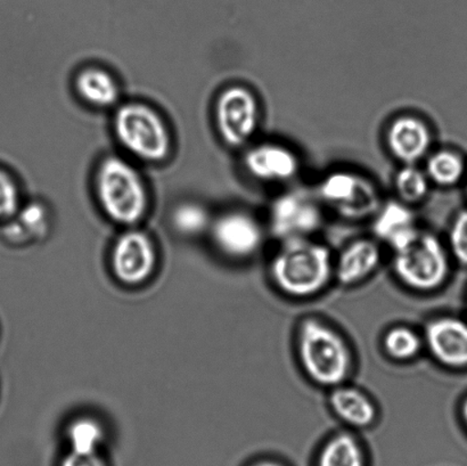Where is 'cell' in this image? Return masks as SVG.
Returning a JSON list of instances; mask_svg holds the SVG:
<instances>
[{
	"label": "cell",
	"instance_id": "cell-1",
	"mask_svg": "<svg viewBox=\"0 0 467 466\" xmlns=\"http://www.w3.org/2000/svg\"><path fill=\"white\" fill-rule=\"evenodd\" d=\"M334 273L327 245L309 240L283 241L270 263V276L283 294L293 298H309L328 285Z\"/></svg>",
	"mask_w": 467,
	"mask_h": 466
},
{
	"label": "cell",
	"instance_id": "cell-2",
	"mask_svg": "<svg viewBox=\"0 0 467 466\" xmlns=\"http://www.w3.org/2000/svg\"><path fill=\"white\" fill-rule=\"evenodd\" d=\"M297 355L302 368L316 385H343L352 368V355L345 337L320 319L309 317L297 330Z\"/></svg>",
	"mask_w": 467,
	"mask_h": 466
},
{
	"label": "cell",
	"instance_id": "cell-3",
	"mask_svg": "<svg viewBox=\"0 0 467 466\" xmlns=\"http://www.w3.org/2000/svg\"><path fill=\"white\" fill-rule=\"evenodd\" d=\"M100 205L112 221L131 225L143 218L148 209V192L139 172L130 162L109 157L100 164L96 176Z\"/></svg>",
	"mask_w": 467,
	"mask_h": 466
},
{
	"label": "cell",
	"instance_id": "cell-4",
	"mask_svg": "<svg viewBox=\"0 0 467 466\" xmlns=\"http://www.w3.org/2000/svg\"><path fill=\"white\" fill-rule=\"evenodd\" d=\"M393 269L410 289L431 292L450 276V255L437 236L420 231L413 241L395 253Z\"/></svg>",
	"mask_w": 467,
	"mask_h": 466
},
{
	"label": "cell",
	"instance_id": "cell-5",
	"mask_svg": "<svg viewBox=\"0 0 467 466\" xmlns=\"http://www.w3.org/2000/svg\"><path fill=\"white\" fill-rule=\"evenodd\" d=\"M114 130L120 143L140 159L159 162L171 152V140L166 123L148 105L130 103L119 108Z\"/></svg>",
	"mask_w": 467,
	"mask_h": 466
},
{
	"label": "cell",
	"instance_id": "cell-6",
	"mask_svg": "<svg viewBox=\"0 0 467 466\" xmlns=\"http://www.w3.org/2000/svg\"><path fill=\"white\" fill-rule=\"evenodd\" d=\"M320 199L347 219L368 218L381 209V195L368 178L352 171H334L319 185Z\"/></svg>",
	"mask_w": 467,
	"mask_h": 466
},
{
	"label": "cell",
	"instance_id": "cell-7",
	"mask_svg": "<svg viewBox=\"0 0 467 466\" xmlns=\"http://www.w3.org/2000/svg\"><path fill=\"white\" fill-rule=\"evenodd\" d=\"M216 121L223 140L231 148H241L258 129V99L245 87H230L218 98Z\"/></svg>",
	"mask_w": 467,
	"mask_h": 466
},
{
	"label": "cell",
	"instance_id": "cell-8",
	"mask_svg": "<svg viewBox=\"0 0 467 466\" xmlns=\"http://www.w3.org/2000/svg\"><path fill=\"white\" fill-rule=\"evenodd\" d=\"M270 230L283 241L309 237L322 225V212L313 201L300 194H285L270 209Z\"/></svg>",
	"mask_w": 467,
	"mask_h": 466
},
{
	"label": "cell",
	"instance_id": "cell-9",
	"mask_svg": "<svg viewBox=\"0 0 467 466\" xmlns=\"http://www.w3.org/2000/svg\"><path fill=\"white\" fill-rule=\"evenodd\" d=\"M424 341L438 363L467 368V322L456 317L432 319L425 326Z\"/></svg>",
	"mask_w": 467,
	"mask_h": 466
},
{
	"label": "cell",
	"instance_id": "cell-10",
	"mask_svg": "<svg viewBox=\"0 0 467 466\" xmlns=\"http://www.w3.org/2000/svg\"><path fill=\"white\" fill-rule=\"evenodd\" d=\"M387 145L392 157L402 164H416L427 157L432 145V134L422 119L400 116L387 130Z\"/></svg>",
	"mask_w": 467,
	"mask_h": 466
},
{
	"label": "cell",
	"instance_id": "cell-11",
	"mask_svg": "<svg viewBox=\"0 0 467 466\" xmlns=\"http://www.w3.org/2000/svg\"><path fill=\"white\" fill-rule=\"evenodd\" d=\"M213 237L223 253L231 257L246 258L260 248L263 230L250 214L230 212L214 223Z\"/></svg>",
	"mask_w": 467,
	"mask_h": 466
},
{
	"label": "cell",
	"instance_id": "cell-12",
	"mask_svg": "<svg viewBox=\"0 0 467 466\" xmlns=\"http://www.w3.org/2000/svg\"><path fill=\"white\" fill-rule=\"evenodd\" d=\"M244 167L256 181L284 182L296 177L300 161L297 155L285 146L264 143L247 150Z\"/></svg>",
	"mask_w": 467,
	"mask_h": 466
},
{
	"label": "cell",
	"instance_id": "cell-13",
	"mask_svg": "<svg viewBox=\"0 0 467 466\" xmlns=\"http://www.w3.org/2000/svg\"><path fill=\"white\" fill-rule=\"evenodd\" d=\"M155 264L153 244L140 232L121 236L113 253V268L118 278L128 285H139L152 274Z\"/></svg>",
	"mask_w": 467,
	"mask_h": 466
},
{
	"label": "cell",
	"instance_id": "cell-14",
	"mask_svg": "<svg viewBox=\"0 0 467 466\" xmlns=\"http://www.w3.org/2000/svg\"><path fill=\"white\" fill-rule=\"evenodd\" d=\"M381 262V251L373 240L352 242L338 255L334 274L342 285H355L377 271Z\"/></svg>",
	"mask_w": 467,
	"mask_h": 466
},
{
	"label": "cell",
	"instance_id": "cell-15",
	"mask_svg": "<svg viewBox=\"0 0 467 466\" xmlns=\"http://www.w3.org/2000/svg\"><path fill=\"white\" fill-rule=\"evenodd\" d=\"M373 230L395 253L405 248L420 233L413 212L407 204L400 202L388 203L379 210Z\"/></svg>",
	"mask_w": 467,
	"mask_h": 466
},
{
	"label": "cell",
	"instance_id": "cell-16",
	"mask_svg": "<svg viewBox=\"0 0 467 466\" xmlns=\"http://www.w3.org/2000/svg\"><path fill=\"white\" fill-rule=\"evenodd\" d=\"M328 403L333 413L350 427L368 428L377 419L378 410L373 401L354 387L341 385L333 388Z\"/></svg>",
	"mask_w": 467,
	"mask_h": 466
},
{
	"label": "cell",
	"instance_id": "cell-17",
	"mask_svg": "<svg viewBox=\"0 0 467 466\" xmlns=\"http://www.w3.org/2000/svg\"><path fill=\"white\" fill-rule=\"evenodd\" d=\"M78 93L89 104L99 108L112 107L119 98V87L113 77L100 68H86L76 79Z\"/></svg>",
	"mask_w": 467,
	"mask_h": 466
},
{
	"label": "cell",
	"instance_id": "cell-18",
	"mask_svg": "<svg viewBox=\"0 0 467 466\" xmlns=\"http://www.w3.org/2000/svg\"><path fill=\"white\" fill-rule=\"evenodd\" d=\"M430 181L441 187H454L466 180L467 162L454 150H441L430 155L425 168Z\"/></svg>",
	"mask_w": 467,
	"mask_h": 466
},
{
	"label": "cell",
	"instance_id": "cell-19",
	"mask_svg": "<svg viewBox=\"0 0 467 466\" xmlns=\"http://www.w3.org/2000/svg\"><path fill=\"white\" fill-rule=\"evenodd\" d=\"M317 466H366L363 447L349 433H338L320 450Z\"/></svg>",
	"mask_w": 467,
	"mask_h": 466
},
{
	"label": "cell",
	"instance_id": "cell-20",
	"mask_svg": "<svg viewBox=\"0 0 467 466\" xmlns=\"http://www.w3.org/2000/svg\"><path fill=\"white\" fill-rule=\"evenodd\" d=\"M395 187L402 203L418 204L429 194L430 180L415 164H404L397 172Z\"/></svg>",
	"mask_w": 467,
	"mask_h": 466
},
{
	"label": "cell",
	"instance_id": "cell-21",
	"mask_svg": "<svg viewBox=\"0 0 467 466\" xmlns=\"http://www.w3.org/2000/svg\"><path fill=\"white\" fill-rule=\"evenodd\" d=\"M423 341L419 333L407 326L390 328L383 337L386 353L396 360H410L422 350Z\"/></svg>",
	"mask_w": 467,
	"mask_h": 466
},
{
	"label": "cell",
	"instance_id": "cell-22",
	"mask_svg": "<svg viewBox=\"0 0 467 466\" xmlns=\"http://www.w3.org/2000/svg\"><path fill=\"white\" fill-rule=\"evenodd\" d=\"M67 437L73 453L96 454L102 444L104 433L98 422L82 419L71 424Z\"/></svg>",
	"mask_w": 467,
	"mask_h": 466
},
{
	"label": "cell",
	"instance_id": "cell-23",
	"mask_svg": "<svg viewBox=\"0 0 467 466\" xmlns=\"http://www.w3.org/2000/svg\"><path fill=\"white\" fill-rule=\"evenodd\" d=\"M209 223L207 212L198 204H182L173 213V223L185 234L194 235L203 232Z\"/></svg>",
	"mask_w": 467,
	"mask_h": 466
},
{
	"label": "cell",
	"instance_id": "cell-24",
	"mask_svg": "<svg viewBox=\"0 0 467 466\" xmlns=\"http://www.w3.org/2000/svg\"><path fill=\"white\" fill-rule=\"evenodd\" d=\"M450 250L452 257L467 266V209L457 212L450 230Z\"/></svg>",
	"mask_w": 467,
	"mask_h": 466
},
{
	"label": "cell",
	"instance_id": "cell-25",
	"mask_svg": "<svg viewBox=\"0 0 467 466\" xmlns=\"http://www.w3.org/2000/svg\"><path fill=\"white\" fill-rule=\"evenodd\" d=\"M20 204V192L16 181L0 169V222L8 221L17 212Z\"/></svg>",
	"mask_w": 467,
	"mask_h": 466
},
{
	"label": "cell",
	"instance_id": "cell-26",
	"mask_svg": "<svg viewBox=\"0 0 467 466\" xmlns=\"http://www.w3.org/2000/svg\"><path fill=\"white\" fill-rule=\"evenodd\" d=\"M61 466H107L99 453L79 454L70 451L63 459Z\"/></svg>",
	"mask_w": 467,
	"mask_h": 466
},
{
	"label": "cell",
	"instance_id": "cell-27",
	"mask_svg": "<svg viewBox=\"0 0 467 466\" xmlns=\"http://www.w3.org/2000/svg\"><path fill=\"white\" fill-rule=\"evenodd\" d=\"M21 222L25 223V226L38 228L43 225L45 222V212L39 204H31L23 210L21 213Z\"/></svg>",
	"mask_w": 467,
	"mask_h": 466
},
{
	"label": "cell",
	"instance_id": "cell-28",
	"mask_svg": "<svg viewBox=\"0 0 467 466\" xmlns=\"http://www.w3.org/2000/svg\"><path fill=\"white\" fill-rule=\"evenodd\" d=\"M252 466H284L282 463L275 462V461H260V462L255 463Z\"/></svg>",
	"mask_w": 467,
	"mask_h": 466
},
{
	"label": "cell",
	"instance_id": "cell-29",
	"mask_svg": "<svg viewBox=\"0 0 467 466\" xmlns=\"http://www.w3.org/2000/svg\"><path fill=\"white\" fill-rule=\"evenodd\" d=\"M462 418H463V421L467 428V399L464 400L463 405H462Z\"/></svg>",
	"mask_w": 467,
	"mask_h": 466
},
{
	"label": "cell",
	"instance_id": "cell-30",
	"mask_svg": "<svg viewBox=\"0 0 467 466\" xmlns=\"http://www.w3.org/2000/svg\"><path fill=\"white\" fill-rule=\"evenodd\" d=\"M466 194H467V176H466Z\"/></svg>",
	"mask_w": 467,
	"mask_h": 466
}]
</instances>
